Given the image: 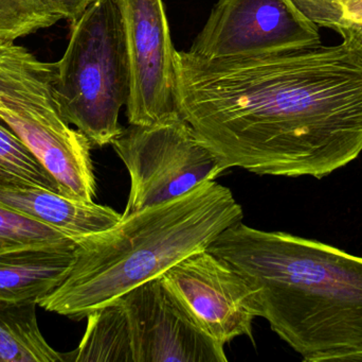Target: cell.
Segmentation results:
<instances>
[{"label": "cell", "instance_id": "1", "mask_svg": "<svg viewBox=\"0 0 362 362\" xmlns=\"http://www.w3.org/2000/svg\"><path fill=\"white\" fill-rule=\"evenodd\" d=\"M180 116L225 170L331 176L362 152V57L344 45L208 60L175 52Z\"/></svg>", "mask_w": 362, "mask_h": 362}, {"label": "cell", "instance_id": "2", "mask_svg": "<svg viewBox=\"0 0 362 362\" xmlns=\"http://www.w3.org/2000/svg\"><path fill=\"white\" fill-rule=\"evenodd\" d=\"M206 250L255 287L262 318L302 361H362V257L242 221Z\"/></svg>", "mask_w": 362, "mask_h": 362}, {"label": "cell", "instance_id": "3", "mask_svg": "<svg viewBox=\"0 0 362 362\" xmlns=\"http://www.w3.org/2000/svg\"><path fill=\"white\" fill-rule=\"evenodd\" d=\"M242 218V206L229 188L215 181L202 183L180 198L122 217L105 231L74 239L69 273L37 305L69 318H87L206 250Z\"/></svg>", "mask_w": 362, "mask_h": 362}, {"label": "cell", "instance_id": "4", "mask_svg": "<svg viewBox=\"0 0 362 362\" xmlns=\"http://www.w3.org/2000/svg\"><path fill=\"white\" fill-rule=\"evenodd\" d=\"M55 68V98L64 120L93 146L112 145L123 131L119 114L129 91L118 0H95L71 25L67 48Z\"/></svg>", "mask_w": 362, "mask_h": 362}, {"label": "cell", "instance_id": "5", "mask_svg": "<svg viewBox=\"0 0 362 362\" xmlns=\"http://www.w3.org/2000/svg\"><path fill=\"white\" fill-rule=\"evenodd\" d=\"M112 145L131 176L122 217L180 198L225 171L182 117L157 125H129Z\"/></svg>", "mask_w": 362, "mask_h": 362}, {"label": "cell", "instance_id": "6", "mask_svg": "<svg viewBox=\"0 0 362 362\" xmlns=\"http://www.w3.org/2000/svg\"><path fill=\"white\" fill-rule=\"evenodd\" d=\"M322 45L293 0H217L189 52L208 60L279 55Z\"/></svg>", "mask_w": 362, "mask_h": 362}, {"label": "cell", "instance_id": "7", "mask_svg": "<svg viewBox=\"0 0 362 362\" xmlns=\"http://www.w3.org/2000/svg\"><path fill=\"white\" fill-rule=\"evenodd\" d=\"M124 31L129 125H152L180 118L175 48L163 0H118Z\"/></svg>", "mask_w": 362, "mask_h": 362}, {"label": "cell", "instance_id": "8", "mask_svg": "<svg viewBox=\"0 0 362 362\" xmlns=\"http://www.w3.org/2000/svg\"><path fill=\"white\" fill-rule=\"evenodd\" d=\"M168 290L215 341L225 346L240 336L252 338L262 317L255 287L210 251L185 257L160 276Z\"/></svg>", "mask_w": 362, "mask_h": 362}, {"label": "cell", "instance_id": "9", "mask_svg": "<svg viewBox=\"0 0 362 362\" xmlns=\"http://www.w3.org/2000/svg\"><path fill=\"white\" fill-rule=\"evenodd\" d=\"M116 302L124 310L133 362H227L223 346L206 333L161 278L132 289Z\"/></svg>", "mask_w": 362, "mask_h": 362}, {"label": "cell", "instance_id": "10", "mask_svg": "<svg viewBox=\"0 0 362 362\" xmlns=\"http://www.w3.org/2000/svg\"><path fill=\"white\" fill-rule=\"evenodd\" d=\"M0 119L15 132L57 181L61 195L69 199L93 202L95 178L91 161L90 140L70 125L49 127L0 112Z\"/></svg>", "mask_w": 362, "mask_h": 362}, {"label": "cell", "instance_id": "11", "mask_svg": "<svg viewBox=\"0 0 362 362\" xmlns=\"http://www.w3.org/2000/svg\"><path fill=\"white\" fill-rule=\"evenodd\" d=\"M14 42L0 38V112L49 127L69 125L55 98V62H42Z\"/></svg>", "mask_w": 362, "mask_h": 362}, {"label": "cell", "instance_id": "12", "mask_svg": "<svg viewBox=\"0 0 362 362\" xmlns=\"http://www.w3.org/2000/svg\"><path fill=\"white\" fill-rule=\"evenodd\" d=\"M0 206L76 239L118 223L122 215L95 202L69 199L35 185L0 186Z\"/></svg>", "mask_w": 362, "mask_h": 362}, {"label": "cell", "instance_id": "13", "mask_svg": "<svg viewBox=\"0 0 362 362\" xmlns=\"http://www.w3.org/2000/svg\"><path fill=\"white\" fill-rule=\"evenodd\" d=\"M74 239L25 247L0 254V301L37 303L50 295L69 273Z\"/></svg>", "mask_w": 362, "mask_h": 362}, {"label": "cell", "instance_id": "14", "mask_svg": "<svg viewBox=\"0 0 362 362\" xmlns=\"http://www.w3.org/2000/svg\"><path fill=\"white\" fill-rule=\"evenodd\" d=\"M36 306L0 301V362H66L45 340Z\"/></svg>", "mask_w": 362, "mask_h": 362}, {"label": "cell", "instance_id": "15", "mask_svg": "<svg viewBox=\"0 0 362 362\" xmlns=\"http://www.w3.org/2000/svg\"><path fill=\"white\" fill-rule=\"evenodd\" d=\"M78 348L65 354L66 362H133L131 336L124 310L118 302L87 316Z\"/></svg>", "mask_w": 362, "mask_h": 362}, {"label": "cell", "instance_id": "16", "mask_svg": "<svg viewBox=\"0 0 362 362\" xmlns=\"http://www.w3.org/2000/svg\"><path fill=\"white\" fill-rule=\"evenodd\" d=\"M10 185H35L61 193L57 181L0 119V186Z\"/></svg>", "mask_w": 362, "mask_h": 362}, {"label": "cell", "instance_id": "17", "mask_svg": "<svg viewBox=\"0 0 362 362\" xmlns=\"http://www.w3.org/2000/svg\"><path fill=\"white\" fill-rule=\"evenodd\" d=\"M319 27L342 36V45L362 57V0H293Z\"/></svg>", "mask_w": 362, "mask_h": 362}, {"label": "cell", "instance_id": "18", "mask_svg": "<svg viewBox=\"0 0 362 362\" xmlns=\"http://www.w3.org/2000/svg\"><path fill=\"white\" fill-rule=\"evenodd\" d=\"M61 19L46 0H0V38L4 40H18Z\"/></svg>", "mask_w": 362, "mask_h": 362}, {"label": "cell", "instance_id": "19", "mask_svg": "<svg viewBox=\"0 0 362 362\" xmlns=\"http://www.w3.org/2000/svg\"><path fill=\"white\" fill-rule=\"evenodd\" d=\"M72 239L59 230L0 206V254L25 247Z\"/></svg>", "mask_w": 362, "mask_h": 362}, {"label": "cell", "instance_id": "20", "mask_svg": "<svg viewBox=\"0 0 362 362\" xmlns=\"http://www.w3.org/2000/svg\"><path fill=\"white\" fill-rule=\"evenodd\" d=\"M46 1L62 18L68 19L70 23L74 25L95 0H46Z\"/></svg>", "mask_w": 362, "mask_h": 362}]
</instances>
